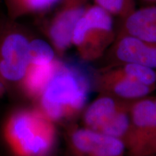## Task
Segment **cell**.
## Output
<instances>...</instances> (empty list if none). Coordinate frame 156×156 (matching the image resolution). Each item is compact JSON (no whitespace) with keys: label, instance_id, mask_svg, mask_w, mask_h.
<instances>
[{"label":"cell","instance_id":"cell-1","mask_svg":"<svg viewBox=\"0 0 156 156\" xmlns=\"http://www.w3.org/2000/svg\"><path fill=\"white\" fill-rule=\"evenodd\" d=\"M88 80L75 66L56 61L54 73L41 93L46 117L58 119L80 109L88 96Z\"/></svg>","mask_w":156,"mask_h":156},{"label":"cell","instance_id":"cell-2","mask_svg":"<svg viewBox=\"0 0 156 156\" xmlns=\"http://www.w3.org/2000/svg\"><path fill=\"white\" fill-rule=\"evenodd\" d=\"M7 138L18 156H45L53 145L54 129L38 112H20L7 124Z\"/></svg>","mask_w":156,"mask_h":156},{"label":"cell","instance_id":"cell-3","mask_svg":"<svg viewBox=\"0 0 156 156\" xmlns=\"http://www.w3.org/2000/svg\"><path fill=\"white\" fill-rule=\"evenodd\" d=\"M114 17L93 4L90 5L74 28L72 44L85 59L99 57L114 40Z\"/></svg>","mask_w":156,"mask_h":156},{"label":"cell","instance_id":"cell-4","mask_svg":"<svg viewBox=\"0 0 156 156\" xmlns=\"http://www.w3.org/2000/svg\"><path fill=\"white\" fill-rule=\"evenodd\" d=\"M17 21L0 17V74L13 82L24 78L30 64V40Z\"/></svg>","mask_w":156,"mask_h":156},{"label":"cell","instance_id":"cell-5","mask_svg":"<svg viewBox=\"0 0 156 156\" xmlns=\"http://www.w3.org/2000/svg\"><path fill=\"white\" fill-rule=\"evenodd\" d=\"M89 5V0H62L47 25V34L54 50L63 53L72 45L74 28Z\"/></svg>","mask_w":156,"mask_h":156},{"label":"cell","instance_id":"cell-6","mask_svg":"<svg viewBox=\"0 0 156 156\" xmlns=\"http://www.w3.org/2000/svg\"><path fill=\"white\" fill-rule=\"evenodd\" d=\"M72 142L78 156H122L124 145L119 138L92 129H79Z\"/></svg>","mask_w":156,"mask_h":156},{"label":"cell","instance_id":"cell-7","mask_svg":"<svg viewBox=\"0 0 156 156\" xmlns=\"http://www.w3.org/2000/svg\"><path fill=\"white\" fill-rule=\"evenodd\" d=\"M116 57L125 64H137L156 69V43L136 37L119 36L114 47Z\"/></svg>","mask_w":156,"mask_h":156},{"label":"cell","instance_id":"cell-8","mask_svg":"<svg viewBox=\"0 0 156 156\" xmlns=\"http://www.w3.org/2000/svg\"><path fill=\"white\" fill-rule=\"evenodd\" d=\"M121 22L119 36L128 35L156 43V4L136 8Z\"/></svg>","mask_w":156,"mask_h":156},{"label":"cell","instance_id":"cell-9","mask_svg":"<svg viewBox=\"0 0 156 156\" xmlns=\"http://www.w3.org/2000/svg\"><path fill=\"white\" fill-rule=\"evenodd\" d=\"M62 0H2L4 12L9 18L18 20L29 15H41L53 10Z\"/></svg>","mask_w":156,"mask_h":156},{"label":"cell","instance_id":"cell-10","mask_svg":"<svg viewBox=\"0 0 156 156\" xmlns=\"http://www.w3.org/2000/svg\"><path fill=\"white\" fill-rule=\"evenodd\" d=\"M117 111L116 105L112 98H101L93 102L87 108L85 115V123L93 131L99 132Z\"/></svg>","mask_w":156,"mask_h":156},{"label":"cell","instance_id":"cell-11","mask_svg":"<svg viewBox=\"0 0 156 156\" xmlns=\"http://www.w3.org/2000/svg\"><path fill=\"white\" fill-rule=\"evenodd\" d=\"M56 61L48 64H30L25 75V87L30 94H41L55 70Z\"/></svg>","mask_w":156,"mask_h":156},{"label":"cell","instance_id":"cell-12","mask_svg":"<svg viewBox=\"0 0 156 156\" xmlns=\"http://www.w3.org/2000/svg\"><path fill=\"white\" fill-rule=\"evenodd\" d=\"M152 88L153 86L142 84L125 75L118 78L113 86V90L116 95L126 98L145 96L151 92Z\"/></svg>","mask_w":156,"mask_h":156},{"label":"cell","instance_id":"cell-13","mask_svg":"<svg viewBox=\"0 0 156 156\" xmlns=\"http://www.w3.org/2000/svg\"><path fill=\"white\" fill-rule=\"evenodd\" d=\"M30 64H48L56 60L52 45L42 39H33L30 42Z\"/></svg>","mask_w":156,"mask_h":156},{"label":"cell","instance_id":"cell-14","mask_svg":"<svg viewBox=\"0 0 156 156\" xmlns=\"http://www.w3.org/2000/svg\"><path fill=\"white\" fill-rule=\"evenodd\" d=\"M94 5L108 12L113 17L124 19L136 9L135 0H93Z\"/></svg>","mask_w":156,"mask_h":156},{"label":"cell","instance_id":"cell-15","mask_svg":"<svg viewBox=\"0 0 156 156\" xmlns=\"http://www.w3.org/2000/svg\"><path fill=\"white\" fill-rule=\"evenodd\" d=\"M119 72L126 77L149 86H153L156 82V73L154 69L141 64H126L124 69Z\"/></svg>","mask_w":156,"mask_h":156},{"label":"cell","instance_id":"cell-16","mask_svg":"<svg viewBox=\"0 0 156 156\" xmlns=\"http://www.w3.org/2000/svg\"><path fill=\"white\" fill-rule=\"evenodd\" d=\"M129 118L122 111H117L108 122L106 123L98 132L119 138L125 134L129 127Z\"/></svg>","mask_w":156,"mask_h":156},{"label":"cell","instance_id":"cell-17","mask_svg":"<svg viewBox=\"0 0 156 156\" xmlns=\"http://www.w3.org/2000/svg\"><path fill=\"white\" fill-rule=\"evenodd\" d=\"M143 2L150 4V5H155L156 4V0H141Z\"/></svg>","mask_w":156,"mask_h":156}]
</instances>
